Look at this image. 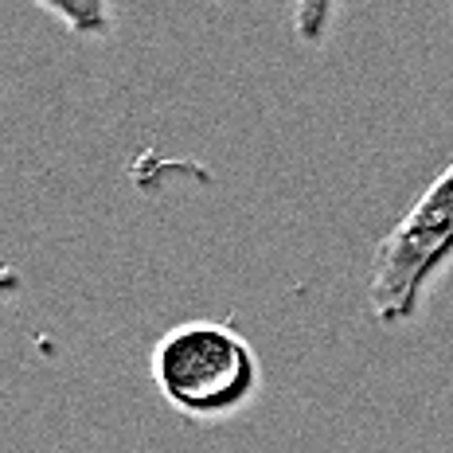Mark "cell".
Wrapping results in <instances>:
<instances>
[{
    "instance_id": "2",
    "label": "cell",
    "mask_w": 453,
    "mask_h": 453,
    "mask_svg": "<svg viewBox=\"0 0 453 453\" xmlns=\"http://www.w3.org/2000/svg\"><path fill=\"white\" fill-rule=\"evenodd\" d=\"M453 266V160L426 184L407 215L380 239L367 305L380 325H411L430 286Z\"/></svg>"
},
{
    "instance_id": "4",
    "label": "cell",
    "mask_w": 453,
    "mask_h": 453,
    "mask_svg": "<svg viewBox=\"0 0 453 453\" xmlns=\"http://www.w3.org/2000/svg\"><path fill=\"white\" fill-rule=\"evenodd\" d=\"M20 286H24V278L16 273L12 266H0V297H12V294H20Z\"/></svg>"
},
{
    "instance_id": "3",
    "label": "cell",
    "mask_w": 453,
    "mask_h": 453,
    "mask_svg": "<svg viewBox=\"0 0 453 453\" xmlns=\"http://www.w3.org/2000/svg\"><path fill=\"white\" fill-rule=\"evenodd\" d=\"M40 8L79 35H98L102 40V35L113 32V12H110L106 0H63V4H47L43 0Z\"/></svg>"
},
{
    "instance_id": "1",
    "label": "cell",
    "mask_w": 453,
    "mask_h": 453,
    "mask_svg": "<svg viewBox=\"0 0 453 453\" xmlns=\"http://www.w3.org/2000/svg\"><path fill=\"white\" fill-rule=\"evenodd\" d=\"M153 387L192 422H226L258 399L262 364L226 320H184L153 344Z\"/></svg>"
}]
</instances>
